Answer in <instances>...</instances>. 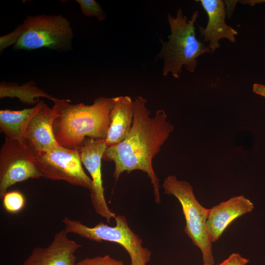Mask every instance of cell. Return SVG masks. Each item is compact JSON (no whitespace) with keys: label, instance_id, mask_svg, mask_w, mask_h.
I'll list each match as a JSON object with an SVG mask.
<instances>
[{"label":"cell","instance_id":"obj_1","mask_svg":"<svg viewBox=\"0 0 265 265\" xmlns=\"http://www.w3.org/2000/svg\"><path fill=\"white\" fill-rule=\"evenodd\" d=\"M134 114L131 130L119 143L107 147L103 159L115 164L113 176L117 181L126 171L140 170L147 173L153 185L155 201L160 202L159 181L155 172L152 161L161 146L174 130L167 120L163 109H158L154 117L147 108V100L142 96L134 98Z\"/></svg>","mask_w":265,"mask_h":265},{"label":"cell","instance_id":"obj_2","mask_svg":"<svg viewBox=\"0 0 265 265\" xmlns=\"http://www.w3.org/2000/svg\"><path fill=\"white\" fill-rule=\"evenodd\" d=\"M70 102L58 99L53 101V131L58 143L75 149L87 137L105 140L110 123L113 98L99 97L91 105L70 104Z\"/></svg>","mask_w":265,"mask_h":265},{"label":"cell","instance_id":"obj_3","mask_svg":"<svg viewBox=\"0 0 265 265\" xmlns=\"http://www.w3.org/2000/svg\"><path fill=\"white\" fill-rule=\"evenodd\" d=\"M198 16V12L195 11L188 19L181 9H178L175 16L168 13L170 34L168 41L160 40L161 48L156 56L157 60L163 59V76L170 73L174 78L179 79L183 67L193 73L197 58L204 53H212L209 46L196 38L194 24Z\"/></svg>","mask_w":265,"mask_h":265},{"label":"cell","instance_id":"obj_4","mask_svg":"<svg viewBox=\"0 0 265 265\" xmlns=\"http://www.w3.org/2000/svg\"><path fill=\"white\" fill-rule=\"evenodd\" d=\"M162 187L165 194L174 195L180 202L186 219L185 232L201 251L203 265H213L212 242L206 228L209 209L199 203L192 186L186 181H179L176 176L169 175L164 179Z\"/></svg>","mask_w":265,"mask_h":265},{"label":"cell","instance_id":"obj_5","mask_svg":"<svg viewBox=\"0 0 265 265\" xmlns=\"http://www.w3.org/2000/svg\"><path fill=\"white\" fill-rule=\"evenodd\" d=\"M19 26L20 35L13 46L15 50L47 48L65 51L71 48L73 29L70 22L61 15L28 16Z\"/></svg>","mask_w":265,"mask_h":265},{"label":"cell","instance_id":"obj_6","mask_svg":"<svg viewBox=\"0 0 265 265\" xmlns=\"http://www.w3.org/2000/svg\"><path fill=\"white\" fill-rule=\"evenodd\" d=\"M115 220V226L100 222L94 227H88L68 217L64 218L62 222L67 233H73L97 242L107 241L118 243L130 255V265H146L150 260L151 252L142 246L141 239L131 229L124 216L118 215Z\"/></svg>","mask_w":265,"mask_h":265},{"label":"cell","instance_id":"obj_7","mask_svg":"<svg viewBox=\"0 0 265 265\" xmlns=\"http://www.w3.org/2000/svg\"><path fill=\"white\" fill-rule=\"evenodd\" d=\"M34 154L35 165L42 177L66 181L91 190L92 180L82 168L78 149L60 145L50 151H34Z\"/></svg>","mask_w":265,"mask_h":265},{"label":"cell","instance_id":"obj_8","mask_svg":"<svg viewBox=\"0 0 265 265\" xmlns=\"http://www.w3.org/2000/svg\"><path fill=\"white\" fill-rule=\"evenodd\" d=\"M41 177L35 164L34 150L27 143L5 136L0 150V198L16 183Z\"/></svg>","mask_w":265,"mask_h":265},{"label":"cell","instance_id":"obj_9","mask_svg":"<svg viewBox=\"0 0 265 265\" xmlns=\"http://www.w3.org/2000/svg\"><path fill=\"white\" fill-rule=\"evenodd\" d=\"M107 147L105 139L87 137L78 149L81 161L91 177L90 199L93 208L97 213L105 218L109 223L116 215L107 205L103 186L101 162Z\"/></svg>","mask_w":265,"mask_h":265},{"label":"cell","instance_id":"obj_10","mask_svg":"<svg viewBox=\"0 0 265 265\" xmlns=\"http://www.w3.org/2000/svg\"><path fill=\"white\" fill-rule=\"evenodd\" d=\"M61 229L46 247H35L23 265H75V253L81 246Z\"/></svg>","mask_w":265,"mask_h":265},{"label":"cell","instance_id":"obj_11","mask_svg":"<svg viewBox=\"0 0 265 265\" xmlns=\"http://www.w3.org/2000/svg\"><path fill=\"white\" fill-rule=\"evenodd\" d=\"M199 1L208 16L205 27L198 26L201 37L204 43H209V47L213 53L220 47L219 40L225 38L235 43L238 31L226 24V13L224 1L221 0H200Z\"/></svg>","mask_w":265,"mask_h":265},{"label":"cell","instance_id":"obj_12","mask_svg":"<svg viewBox=\"0 0 265 265\" xmlns=\"http://www.w3.org/2000/svg\"><path fill=\"white\" fill-rule=\"evenodd\" d=\"M254 208V204L249 199L243 195H239L209 209L206 228L212 242L218 240L234 220L251 212Z\"/></svg>","mask_w":265,"mask_h":265},{"label":"cell","instance_id":"obj_13","mask_svg":"<svg viewBox=\"0 0 265 265\" xmlns=\"http://www.w3.org/2000/svg\"><path fill=\"white\" fill-rule=\"evenodd\" d=\"M54 114L44 103L30 120L26 130V142L34 150L50 151L60 146L53 131Z\"/></svg>","mask_w":265,"mask_h":265},{"label":"cell","instance_id":"obj_14","mask_svg":"<svg viewBox=\"0 0 265 265\" xmlns=\"http://www.w3.org/2000/svg\"><path fill=\"white\" fill-rule=\"evenodd\" d=\"M110 125L105 143L107 147L122 142L129 133L133 122L134 101L127 96L113 98Z\"/></svg>","mask_w":265,"mask_h":265},{"label":"cell","instance_id":"obj_15","mask_svg":"<svg viewBox=\"0 0 265 265\" xmlns=\"http://www.w3.org/2000/svg\"><path fill=\"white\" fill-rule=\"evenodd\" d=\"M44 103L41 101L32 108L21 110H0V132L9 139L26 143V130L29 122Z\"/></svg>","mask_w":265,"mask_h":265},{"label":"cell","instance_id":"obj_16","mask_svg":"<svg viewBox=\"0 0 265 265\" xmlns=\"http://www.w3.org/2000/svg\"><path fill=\"white\" fill-rule=\"evenodd\" d=\"M0 97H17L24 103L34 104L40 97L48 98L53 101L57 99L48 94L30 82L20 86L17 84L2 82L0 86Z\"/></svg>","mask_w":265,"mask_h":265},{"label":"cell","instance_id":"obj_17","mask_svg":"<svg viewBox=\"0 0 265 265\" xmlns=\"http://www.w3.org/2000/svg\"><path fill=\"white\" fill-rule=\"evenodd\" d=\"M2 199L3 207L9 213L16 214L19 212L26 205L25 197L19 191L7 192Z\"/></svg>","mask_w":265,"mask_h":265},{"label":"cell","instance_id":"obj_18","mask_svg":"<svg viewBox=\"0 0 265 265\" xmlns=\"http://www.w3.org/2000/svg\"><path fill=\"white\" fill-rule=\"evenodd\" d=\"M81 12L87 17H95L101 22L106 19V14L100 4L94 0H77Z\"/></svg>","mask_w":265,"mask_h":265},{"label":"cell","instance_id":"obj_19","mask_svg":"<svg viewBox=\"0 0 265 265\" xmlns=\"http://www.w3.org/2000/svg\"><path fill=\"white\" fill-rule=\"evenodd\" d=\"M75 265H124L122 261L112 258L109 255L99 256L93 258H86Z\"/></svg>","mask_w":265,"mask_h":265},{"label":"cell","instance_id":"obj_20","mask_svg":"<svg viewBox=\"0 0 265 265\" xmlns=\"http://www.w3.org/2000/svg\"><path fill=\"white\" fill-rule=\"evenodd\" d=\"M20 35V27L19 25L11 33L1 36L0 38V52L5 48L15 44Z\"/></svg>","mask_w":265,"mask_h":265},{"label":"cell","instance_id":"obj_21","mask_svg":"<svg viewBox=\"0 0 265 265\" xmlns=\"http://www.w3.org/2000/svg\"><path fill=\"white\" fill-rule=\"evenodd\" d=\"M249 260L243 258L238 253H233L218 265H245Z\"/></svg>","mask_w":265,"mask_h":265},{"label":"cell","instance_id":"obj_22","mask_svg":"<svg viewBox=\"0 0 265 265\" xmlns=\"http://www.w3.org/2000/svg\"><path fill=\"white\" fill-rule=\"evenodd\" d=\"M253 91L256 94L265 97V85L255 83L253 85Z\"/></svg>","mask_w":265,"mask_h":265}]
</instances>
